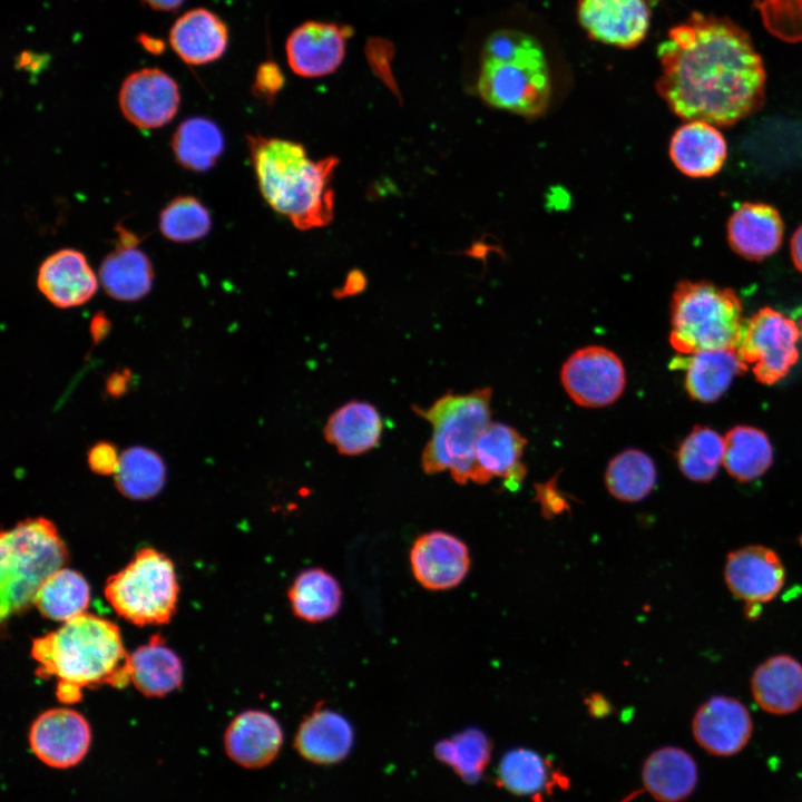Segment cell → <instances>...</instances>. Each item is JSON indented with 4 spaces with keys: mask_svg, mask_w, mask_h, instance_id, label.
<instances>
[{
    "mask_svg": "<svg viewBox=\"0 0 802 802\" xmlns=\"http://www.w3.org/2000/svg\"><path fill=\"white\" fill-rule=\"evenodd\" d=\"M751 692L765 712L785 715L802 706V664L791 655L766 658L751 676Z\"/></svg>",
    "mask_w": 802,
    "mask_h": 802,
    "instance_id": "603a6c76",
    "label": "cell"
},
{
    "mask_svg": "<svg viewBox=\"0 0 802 802\" xmlns=\"http://www.w3.org/2000/svg\"><path fill=\"white\" fill-rule=\"evenodd\" d=\"M436 756L466 782L480 779L491 756V742L480 730L468 728L436 745Z\"/></svg>",
    "mask_w": 802,
    "mask_h": 802,
    "instance_id": "8d00e7d4",
    "label": "cell"
},
{
    "mask_svg": "<svg viewBox=\"0 0 802 802\" xmlns=\"http://www.w3.org/2000/svg\"><path fill=\"white\" fill-rule=\"evenodd\" d=\"M351 35L352 29L348 26L306 21L287 37V63L293 72L304 78L331 75L343 62L346 40Z\"/></svg>",
    "mask_w": 802,
    "mask_h": 802,
    "instance_id": "5bb4252c",
    "label": "cell"
},
{
    "mask_svg": "<svg viewBox=\"0 0 802 802\" xmlns=\"http://www.w3.org/2000/svg\"><path fill=\"white\" fill-rule=\"evenodd\" d=\"M560 379L570 399L585 408L612 404L626 384L622 360L612 350L599 345L575 351L564 363Z\"/></svg>",
    "mask_w": 802,
    "mask_h": 802,
    "instance_id": "30bf717a",
    "label": "cell"
},
{
    "mask_svg": "<svg viewBox=\"0 0 802 802\" xmlns=\"http://www.w3.org/2000/svg\"><path fill=\"white\" fill-rule=\"evenodd\" d=\"M284 85L285 76L280 66L273 60H266L256 70L252 91L257 98L271 105Z\"/></svg>",
    "mask_w": 802,
    "mask_h": 802,
    "instance_id": "7bdbcfd3",
    "label": "cell"
},
{
    "mask_svg": "<svg viewBox=\"0 0 802 802\" xmlns=\"http://www.w3.org/2000/svg\"><path fill=\"white\" fill-rule=\"evenodd\" d=\"M605 482L614 498L627 502L639 501L647 497L655 486L654 461L642 450L626 449L609 461Z\"/></svg>",
    "mask_w": 802,
    "mask_h": 802,
    "instance_id": "d590c367",
    "label": "cell"
},
{
    "mask_svg": "<svg viewBox=\"0 0 802 802\" xmlns=\"http://www.w3.org/2000/svg\"><path fill=\"white\" fill-rule=\"evenodd\" d=\"M672 365L685 370V389L693 400L701 402L720 399L734 378L746 370L737 349L701 351L679 356Z\"/></svg>",
    "mask_w": 802,
    "mask_h": 802,
    "instance_id": "d4e9b609",
    "label": "cell"
},
{
    "mask_svg": "<svg viewBox=\"0 0 802 802\" xmlns=\"http://www.w3.org/2000/svg\"><path fill=\"white\" fill-rule=\"evenodd\" d=\"M170 43L187 63L203 65L218 59L227 46V29L213 12L195 9L183 14L173 26Z\"/></svg>",
    "mask_w": 802,
    "mask_h": 802,
    "instance_id": "83f0119b",
    "label": "cell"
},
{
    "mask_svg": "<svg viewBox=\"0 0 802 802\" xmlns=\"http://www.w3.org/2000/svg\"><path fill=\"white\" fill-rule=\"evenodd\" d=\"M104 591L119 616L131 624L146 626L172 619L179 586L173 561L163 552L146 547L107 579Z\"/></svg>",
    "mask_w": 802,
    "mask_h": 802,
    "instance_id": "ba28073f",
    "label": "cell"
},
{
    "mask_svg": "<svg viewBox=\"0 0 802 802\" xmlns=\"http://www.w3.org/2000/svg\"><path fill=\"white\" fill-rule=\"evenodd\" d=\"M548 777L546 761L529 749L507 752L498 766L499 784L518 795L539 794L548 785Z\"/></svg>",
    "mask_w": 802,
    "mask_h": 802,
    "instance_id": "f35d334b",
    "label": "cell"
},
{
    "mask_svg": "<svg viewBox=\"0 0 802 802\" xmlns=\"http://www.w3.org/2000/svg\"><path fill=\"white\" fill-rule=\"evenodd\" d=\"M365 285V278L364 275L360 271H352L349 276L346 277V281L341 290H339V297L343 295H350L359 293L364 288Z\"/></svg>",
    "mask_w": 802,
    "mask_h": 802,
    "instance_id": "c3c4849f",
    "label": "cell"
},
{
    "mask_svg": "<svg viewBox=\"0 0 802 802\" xmlns=\"http://www.w3.org/2000/svg\"><path fill=\"white\" fill-rule=\"evenodd\" d=\"M698 779L694 759L683 749L665 746L645 761L642 780L647 792L659 802H679L691 795Z\"/></svg>",
    "mask_w": 802,
    "mask_h": 802,
    "instance_id": "4316f807",
    "label": "cell"
},
{
    "mask_svg": "<svg viewBox=\"0 0 802 802\" xmlns=\"http://www.w3.org/2000/svg\"><path fill=\"white\" fill-rule=\"evenodd\" d=\"M724 579L734 597L745 605V615L755 619L761 605L774 599L785 583V568L775 550L747 545L727 554Z\"/></svg>",
    "mask_w": 802,
    "mask_h": 802,
    "instance_id": "8fae6325",
    "label": "cell"
},
{
    "mask_svg": "<svg viewBox=\"0 0 802 802\" xmlns=\"http://www.w3.org/2000/svg\"><path fill=\"white\" fill-rule=\"evenodd\" d=\"M800 335L802 336V319H801V322H800Z\"/></svg>",
    "mask_w": 802,
    "mask_h": 802,
    "instance_id": "816d5d0a",
    "label": "cell"
},
{
    "mask_svg": "<svg viewBox=\"0 0 802 802\" xmlns=\"http://www.w3.org/2000/svg\"><path fill=\"white\" fill-rule=\"evenodd\" d=\"M36 674L55 677L60 703L75 704L95 686L130 683L129 656L120 630L111 620L84 613L32 642Z\"/></svg>",
    "mask_w": 802,
    "mask_h": 802,
    "instance_id": "7a4b0ae2",
    "label": "cell"
},
{
    "mask_svg": "<svg viewBox=\"0 0 802 802\" xmlns=\"http://www.w3.org/2000/svg\"><path fill=\"white\" fill-rule=\"evenodd\" d=\"M29 746L43 764L53 769L78 765L91 745L86 717L69 707H55L39 714L28 734Z\"/></svg>",
    "mask_w": 802,
    "mask_h": 802,
    "instance_id": "7c38bea8",
    "label": "cell"
},
{
    "mask_svg": "<svg viewBox=\"0 0 802 802\" xmlns=\"http://www.w3.org/2000/svg\"><path fill=\"white\" fill-rule=\"evenodd\" d=\"M89 602L90 587L85 577L62 567L40 586L33 606L46 618L65 623L86 613Z\"/></svg>",
    "mask_w": 802,
    "mask_h": 802,
    "instance_id": "d6a6232c",
    "label": "cell"
},
{
    "mask_svg": "<svg viewBox=\"0 0 802 802\" xmlns=\"http://www.w3.org/2000/svg\"><path fill=\"white\" fill-rule=\"evenodd\" d=\"M130 683L145 696L162 697L182 685L179 657L156 635L129 656Z\"/></svg>",
    "mask_w": 802,
    "mask_h": 802,
    "instance_id": "f546056e",
    "label": "cell"
},
{
    "mask_svg": "<svg viewBox=\"0 0 802 802\" xmlns=\"http://www.w3.org/2000/svg\"><path fill=\"white\" fill-rule=\"evenodd\" d=\"M411 570L417 581L430 590L458 586L469 571L470 554L457 536L432 530L419 536L410 549Z\"/></svg>",
    "mask_w": 802,
    "mask_h": 802,
    "instance_id": "e0dca14e",
    "label": "cell"
},
{
    "mask_svg": "<svg viewBox=\"0 0 802 802\" xmlns=\"http://www.w3.org/2000/svg\"><path fill=\"white\" fill-rule=\"evenodd\" d=\"M737 294L707 281L683 280L671 300L669 343L684 355L737 349L744 330Z\"/></svg>",
    "mask_w": 802,
    "mask_h": 802,
    "instance_id": "52a82bcc",
    "label": "cell"
},
{
    "mask_svg": "<svg viewBox=\"0 0 802 802\" xmlns=\"http://www.w3.org/2000/svg\"><path fill=\"white\" fill-rule=\"evenodd\" d=\"M773 451L767 436L760 429L736 426L724 438L723 464L739 481H752L771 466Z\"/></svg>",
    "mask_w": 802,
    "mask_h": 802,
    "instance_id": "836d02e7",
    "label": "cell"
},
{
    "mask_svg": "<svg viewBox=\"0 0 802 802\" xmlns=\"http://www.w3.org/2000/svg\"><path fill=\"white\" fill-rule=\"evenodd\" d=\"M212 227L207 208L193 196H178L160 212L159 231L176 243L194 242L206 236Z\"/></svg>",
    "mask_w": 802,
    "mask_h": 802,
    "instance_id": "ab89813d",
    "label": "cell"
},
{
    "mask_svg": "<svg viewBox=\"0 0 802 802\" xmlns=\"http://www.w3.org/2000/svg\"><path fill=\"white\" fill-rule=\"evenodd\" d=\"M669 158L684 175L693 178L711 177L724 165L727 146L722 133L712 124L689 120L673 134Z\"/></svg>",
    "mask_w": 802,
    "mask_h": 802,
    "instance_id": "44dd1931",
    "label": "cell"
},
{
    "mask_svg": "<svg viewBox=\"0 0 802 802\" xmlns=\"http://www.w3.org/2000/svg\"><path fill=\"white\" fill-rule=\"evenodd\" d=\"M365 56L373 74L399 98V89L392 74L393 45L383 38H371L365 45Z\"/></svg>",
    "mask_w": 802,
    "mask_h": 802,
    "instance_id": "b9f144b4",
    "label": "cell"
},
{
    "mask_svg": "<svg viewBox=\"0 0 802 802\" xmlns=\"http://www.w3.org/2000/svg\"><path fill=\"white\" fill-rule=\"evenodd\" d=\"M283 744V731L277 720L262 710L237 714L224 733V749L237 765L260 769L268 765Z\"/></svg>",
    "mask_w": 802,
    "mask_h": 802,
    "instance_id": "ac0fdd59",
    "label": "cell"
},
{
    "mask_svg": "<svg viewBox=\"0 0 802 802\" xmlns=\"http://www.w3.org/2000/svg\"><path fill=\"white\" fill-rule=\"evenodd\" d=\"M115 245V250L107 254L100 264V284L115 300L138 301L151 290L153 264L138 246Z\"/></svg>",
    "mask_w": 802,
    "mask_h": 802,
    "instance_id": "f1b7e54d",
    "label": "cell"
},
{
    "mask_svg": "<svg viewBox=\"0 0 802 802\" xmlns=\"http://www.w3.org/2000/svg\"><path fill=\"white\" fill-rule=\"evenodd\" d=\"M723 456L724 438L707 427L696 426L681 442L676 460L686 478L708 482L723 463Z\"/></svg>",
    "mask_w": 802,
    "mask_h": 802,
    "instance_id": "74e56055",
    "label": "cell"
},
{
    "mask_svg": "<svg viewBox=\"0 0 802 802\" xmlns=\"http://www.w3.org/2000/svg\"><path fill=\"white\" fill-rule=\"evenodd\" d=\"M124 117L140 129L165 126L176 115L180 95L175 80L156 68L130 74L119 91Z\"/></svg>",
    "mask_w": 802,
    "mask_h": 802,
    "instance_id": "4fadbf2b",
    "label": "cell"
},
{
    "mask_svg": "<svg viewBox=\"0 0 802 802\" xmlns=\"http://www.w3.org/2000/svg\"><path fill=\"white\" fill-rule=\"evenodd\" d=\"M790 254L795 268L802 273V224L791 237Z\"/></svg>",
    "mask_w": 802,
    "mask_h": 802,
    "instance_id": "681fc988",
    "label": "cell"
},
{
    "mask_svg": "<svg viewBox=\"0 0 802 802\" xmlns=\"http://www.w3.org/2000/svg\"><path fill=\"white\" fill-rule=\"evenodd\" d=\"M353 741L352 725L342 714L316 706L299 725L294 747L305 760L329 765L344 760Z\"/></svg>",
    "mask_w": 802,
    "mask_h": 802,
    "instance_id": "7402d4cb",
    "label": "cell"
},
{
    "mask_svg": "<svg viewBox=\"0 0 802 802\" xmlns=\"http://www.w3.org/2000/svg\"><path fill=\"white\" fill-rule=\"evenodd\" d=\"M526 443V439L512 427L490 422L476 446L479 483L500 477L505 479L508 489H517L526 475L521 461Z\"/></svg>",
    "mask_w": 802,
    "mask_h": 802,
    "instance_id": "cb8c5ba5",
    "label": "cell"
},
{
    "mask_svg": "<svg viewBox=\"0 0 802 802\" xmlns=\"http://www.w3.org/2000/svg\"><path fill=\"white\" fill-rule=\"evenodd\" d=\"M111 324L107 315L104 312H98L94 315L90 322V335L95 343H99L104 340L110 331Z\"/></svg>",
    "mask_w": 802,
    "mask_h": 802,
    "instance_id": "7dc6e473",
    "label": "cell"
},
{
    "mask_svg": "<svg viewBox=\"0 0 802 802\" xmlns=\"http://www.w3.org/2000/svg\"><path fill=\"white\" fill-rule=\"evenodd\" d=\"M799 335L800 329L794 321L766 306L745 324L737 352L746 364H753V373L760 383L773 384L798 361Z\"/></svg>",
    "mask_w": 802,
    "mask_h": 802,
    "instance_id": "9c48e42d",
    "label": "cell"
},
{
    "mask_svg": "<svg viewBox=\"0 0 802 802\" xmlns=\"http://www.w3.org/2000/svg\"><path fill=\"white\" fill-rule=\"evenodd\" d=\"M692 732L697 744L716 756H731L749 743L753 722L746 706L739 700L716 695L695 712Z\"/></svg>",
    "mask_w": 802,
    "mask_h": 802,
    "instance_id": "2e32d148",
    "label": "cell"
},
{
    "mask_svg": "<svg viewBox=\"0 0 802 802\" xmlns=\"http://www.w3.org/2000/svg\"><path fill=\"white\" fill-rule=\"evenodd\" d=\"M246 141L260 192L276 213L301 231L332 222L336 157L314 160L299 141L260 134Z\"/></svg>",
    "mask_w": 802,
    "mask_h": 802,
    "instance_id": "3957f363",
    "label": "cell"
},
{
    "mask_svg": "<svg viewBox=\"0 0 802 802\" xmlns=\"http://www.w3.org/2000/svg\"><path fill=\"white\" fill-rule=\"evenodd\" d=\"M383 428L382 417L372 403L352 400L331 413L323 434L339 453L360 456L379 446Z\"/></svg>",
    "mask_w": 802,
    "mask_h": 802,
    "instance_id": "484cf974",
    "label": "cell"
},
{
    "mask_svg": "<svg viewBox=\"0 0 802 802\" xmlns=\"http://www.w3.org/2000/svg\"><path fill=\"white\" fill-rule=\"evenodd\" d=\"M131 382V373L127 369L111 373L106 381V391L117 398L123 395Z\"/></svg>",
    "mask_w": 802,
    "mask_h": 802,
    "instance_id": "bcb514c9",
    "label": "cell"
},
{
    "mask_svg": "<svg viewBox=\"0 0 802 802\" xmlns=\"http://www.w3.org/2000/svg\"><path fill=\"white\" fill-rule=\"evenodd\" d=\"M656 89L673 114L727 127L755 113L765 69L751 37L727 18L693 12L657 49Z\"/></svg>",
    "mask_w": 802,
    "mask_h": 802,
    "instance_id": "6da1fadb",
    "label": "cell"
},
{
    "mask_svg": "<svg viewBox=\"0 0 802 802\" xmlns=\"http://www.w3.org/2000/svg\"><path fill=\"white\" fill-rule=\"evenodd\" d=\"M37 286L55 306L69 309L88 302L95 295L98 282L81 252L62 248L40 264Z\"/></svg>",
    "mask_w": 802,
    "mask_h": 802,
    "instance_id": "d6986e66",
    "label": "cell"
},
{
    "mask_svg": "<svg viewBox=\"0 0 802 802\" xmlns=\"http://www.w3.org/2000/svg\"><path fill=\"white\" fill-rule=\"evenodd\" d=\"M538 500L541 503L546 517L558 515L568 507L566 500L550 485L542 486L538 495Z\"/></svg>",
    "mask_w": 802,
    "mask_h": 802,
    "instance_id": "f6af8a7d",
    "label": "cell"
},
{
    "mask_svg": "<svg viewBox=\"0 0 802 802\" xmlns=\"http://www.w3.org/2000/svg\"><path fill=\"white\" fill-rule=\"evenodd\" d=\"M150 7L159 10H173L184 0H145Z\"/></svg>",
    "mask_w": 802,
    "mask_h": 802,
    "instance_id": "f907efd6",
    "label": "cell"
},
{
    "mask_svg": "<svg viewBox=\"0 0 802 802\" xmlns=\"http://www.w3.org/2000/svg\"><path fill=\"white\" fill-rule=\"evenodd\" d=\"M291 608L296 617L319 623L335 616L342 605L340 583L329 571L312 567L300 571L287 590Z\"/></svg>",
    "mask_w": 802,
    "mask_h": 802,
    "instance_id": "4dcf8cb0",
    "label": "cell"
},
{
    "mask_svg": "<svg viewBox=\"0 0 802 802\" xmlns=\"http://www.w3.org/2000/svg\"><path fill=\"white\" fill-rule=\"evenodd\" d=\"M757 7L773 33L788 40L802 38V0H762Z\"/></svg>",
    "mask_w": 802,
    "mask_h": 802,
    "instance_id": "60d3db41",
    "label": "cell"
},
{
    "mask_svg": "<svg viewBox=\"0 0 802 802\" xmlns=\"http://www.w3.org/2000/svg\"><path fill=\"white\" fill-rule=\"evenodd\" d=\"M577 13L589 38L624 49L638 46L649 27L645 0H578Z\"/></svg>",
    "mask_w": 802,
    "mask_h": 802,
    "instance_id": "9a60e30c",
    "label": "cell"
},
{
    "mask_svg": "<svg viewBox=\"0 0 802 802\" xmlns=\"http://www.w3.org/2000/svg\"><path fill=\"white\" fill-rule=\"evenodd\" d=\"M165 481V462L153 449L134 446L120 454L115 482L125 497L134 500L150 499L159 493Z\"/></svg>",
    "mask_w": 802,
    "mask_h": 802,
    "instance_id": "e575fe53",
    "label": "cell"
},
{
    "mask_svg": "<svg viewBox=\"0 0 802 802\" xmlns=\"http://www.w3.org/2000/svg\"><path fill=\"white\" fill-rule=\"evenodd\" d=\"M120 456L115 444L108 441H99L94 444L87 454L90 470L97 475H115L118 470Z\"/></svg>",
    "mask_w": 802,
    "mask_h": 802,
    "instance_id": "ee69618b",
    "label": "cell"
},
{
    "mask_svg": "<svg viewBox=\"0 0 802 802\" xmlns=\"http://www.w3.org/2000/svg\"><path fill=\"white\" fill-rule=\"evenodd\" d=\"M477 89L488 105L524 116L545 113L551 78L541 45L532 36L501 29L486 40Z\"/></svg>",
    "mask_w": 802,
    "mask_h": 802,
    "instance_id": "277c9868",
    "label": "cell"
},
{
    "mask_svg": "<svg viewBox=\"0 0 802 802\" xmlns=\"http://www.w3.org/2000/svg\"><path fill=\"white\" fill-rule=\"evenodd\" d=\"M491 389L482 388L466 394L446 393L430 407L413 411L432 426L431 438L421 454L427 475L448 470L458 483H479L476 446L490 423Z\"/></svg>",
    "mask_w": 802,
    "mask_h": 802,
    "instance_id": "5b68a950",
    "label": "cell"
},
{
    "mask_svg": "<svg viewBox=\"0 0 802 802\" xmlns=\"http://www.w3.org/2000/svg\"><path fill=\"white\" fill-rule=\"evenodd\" d=\"M67 547L52 521L27 518L0 537L1 618L33 605L40 586L67 561Z\"/></svg>",
    "mask_w": 802,
    "mask_h": 802,
    "instance_id": "8992f818",
    "label": "cell"
},
{
    "mask_svg": "<svg viewBox=\"0 0 802 802\" xmlns=\"http://www.w3.org/2000/svg\"><path fill=\"white\" fill-rule=\"evenodd\" d=\"M170 146L182 167L204 173L216 165L224 151L225 140L216 123L197 116L180 123L173 135Z\"/></svg>",
    "mask_w": 802,
    "mask_h": 802,
    "instance_id": "1f68e13d",
    "label": "cell"
},
{
    "mask_svg": "<svg viewBox=\"0 0 802 802\" xmlns=\"http://www.w3.org/2000/svg\"><path fill=\"white\" fill-rule=\"evenodd\" d=\"M726 231L728 244L736 254L750 261H762L780 248L784 226L773 206L746 202L732 213Z\"/></svg>",
    "mask_w": 802,
    "mask_h": 802,
    "instance_id": "ffe728a7",
    "label": "cell"
}]
</instances>
